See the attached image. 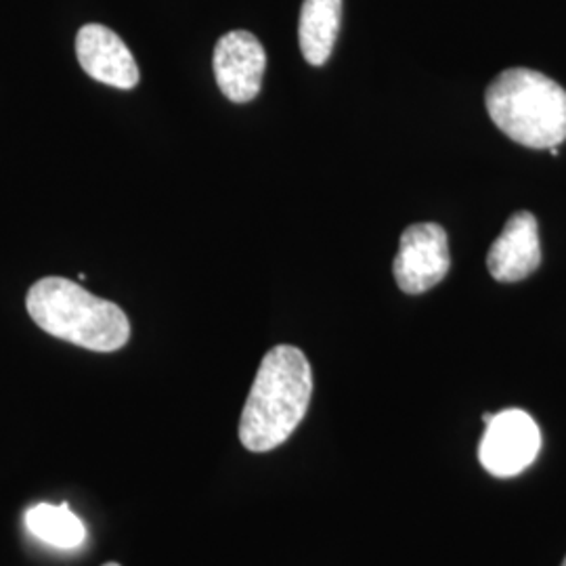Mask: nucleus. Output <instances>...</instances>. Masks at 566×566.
<instances>
[{
  "label": "nucleus",
  "instance_id": "nucleus-8",
  "mask_svg": "<svg viewBox=\"0 0 566 566\" xmlns=\"http://www.w3.org/2000/svg\"><path fill=\"white\" fill-rule=\"evenodd\" d=\"M542 264V243L537 219L521 210L504 224L500 238L486 254V269L495 282H523Z\"/></svg>",
  "mask_w": 566,
  "mask_h": 566
},
{
  "label": "nucleus",
  "instance_id": "nucleus-3",
  "mask_svg": "<svg viewBox=\"0 0 566 566\" xmlns=\"http://www.w3.org/2000/svg\"><path fill=\"white\" fill-rule=\"evenodd\" d=\"M486 112L512 142L531 149L566 139V91L546 74L512 67L486 86Z\"/></svg>",
  "mask_w": 566,
  "mask_h": 566
},
{
  "label": "nucleus",
  "instance_id": "nucleus-1",
  "mask_svg": "<svg viewBox=\"0 0 566 566\" xmlns=\"http://www.w3.org/2000/svg\"><path fill=\"white\" fill-rule=\"evenodd\" d=\"M311 395L313 371L303 350L290 344L271 348L243 405L242 446L254 453L283 446L303 422Z\"/></svg>",
  "mask_w": 566,
  "mask_h": 566
},
{
  "label": "nucleus",
  "instance_id": "nucleus-12",
  "mask_svg": "<svg viewBox=\"0 0 566 566\" xmlns=\"http://www.w3.org/2000/svg\"><path fill=\"white\" fill-rule=\"evenodd\" d=\"M563 566H566V558H565V563H563Z\"/></svg>",
  "mask_w": 566,
  "mask_h": 566
},
{
  "label": "nucleus",
  "instance_id": "nucleus-11",
  "mask_svg": "<svg viewBox=\"0 0 566 566\" xmlns=\"http://www.w3.org/2000/svg\"><path fill=\"white\" fill-rule=\"evenodd\" d=\"M103 566H120L118 563H105Z\"/></svg>",
  "mask_w": 566,
  "mask_h": 566
},
{
  "label": "nucleus",
  "instance_id": "nucleus-5",
  "mask_svg": "<svg viewBox=\"0 0 566 566\" xmlns=\"http://www.w3.org/2000/svg\"><path fill=\"white\" fill-rule=\"evenodd\" d=\"M451 266L446 229L437 223L407 227L392 263L397 285L405 294H424L446 280Z\"/></svg>",
  "mask_w": 566,
  "mask_h": 566
},
{
  "label": "nucleus",
  "instance_id": "nucleus-6",
  "mask_svg": "<svg viewBox=\"0 0 566 566\" xmlns=\"http://www.w3.org/2000/svg\"><path fill=\"white\" fill-rule=\"evenodd\" d=\"M212 65L217 84L229 102H252L261 93L266 53L254 34L245 30L224 34L214 46Z\"/></svg>",
  "mask_w": 566,
  "mask_h": 566
},
{
  "label": "nucleus",
  "instance_id": "nucleus-9",
  "mask_svg": "<svg viewBox=\"0 0 566 566\" xmlns=\"http://www.w3.org/2000/svg\"><path fill=\"white\" fill-rule=\"evenodd\" d=\"M343 0H304L298 23V41L304 60L324 65L340 32Z\"/></svg>",
  "mask_w": 566,
  "mask_h": 566
},
{
  "label": "nucleus",
  "instance_id": "nucleus-4",
  "mask_svg": "<svg viewBox=\"0 0 566 566\" xmlns=\"http://www.w3.org/2000/svg\"><path fill=\"white\" fill-rule=\"evenodd\" d=\"M485 434L479 447V460L489 474L510 479L525 472L542 449V430L523 409L485 413Z\"/></svg>",
  "mask_w": 566,
  "mask_h": 566
},
{
  "label": "nucleus",
  "instance_id": "nucleus-10",
  "mask_svg": "<svg viewBox=\"0 0 566 566\" xmlns=\"http://www.w3.org/2000/svg\"><path fill=\"white\" fill-rule=\"evenodd\" d=\"M25 526L49 546L74 549L86 539V526L67 504H36L25 512Z\"/></svg>",
  "mask_w": 566,
  "mask_h": 566
},
{
  "label": "nucleus",
  "instance_id": "nucleus-7",
  "mask_svg": "<svg viewBox=\"0 0 566 566\" xmlns=\"http://www.w3.org/2000/svg\"><path fill=\"white\" fill-rule=\"evenodd\" d=\"M76 57L93 81L122 91L139 84V65L133 53L116 32L102 23H86L78 30Z\"/></svg>",
  "mask_w": 566,
  "mask_h": 566
},
{
  "label": "nucleus",
  "instance_id": "nucleus-2",
  "mask_svg": "<svg viewBox=\"0 0 566 566\" xmlns=\"http://www.w3.org/2000/svg\"><path fill=\"white\" fill-rule=\"evenodd\" d=\"M25 308L42 332L86 350L114 353L130 338V322L118 304L65 277H42L34 283L28 290Z\"/></svg>",
  "mask_w": 566,
  "mask_h": 566
}]
</instances>
